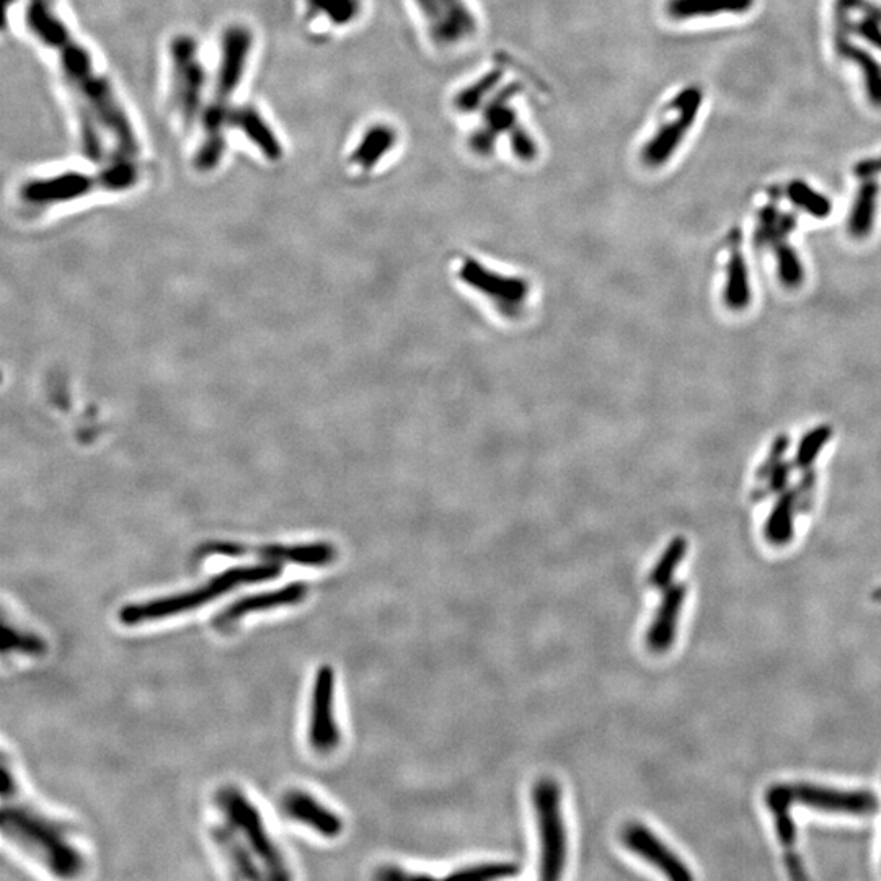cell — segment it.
Masks as SVG:
<instances>
[{
  "instance_id": "cell-1",
  "label": "cell",
  "mask_w": 881,
  "mask_h": 881,
  "mask_svg": "<svg viewBox=\"0 0 881 881\" xmlns=\"http://www.w3.org/2000/svg\"><path fill=\"white\" fill-rule=\"evenodd\" d=\"M25 23L41 43L58 53L69 84L89 103L93 115L113 136L124 159H136L141 146L133 123L108 80L98 76L89 51L74 40L69 28L54 12L53 0H30L25 10Z\"/></svg>"
},
{
  "instance_id": "cell-2",
  "label": "cell",
  "mask_w": 881,
  "mask_h": 881,
  "mask_svg": "<svg viewBox=\"0 0 881 881\" xmlns=\"http://www.w3.org/2000/svg\"><path fill=\"white\" fill-rule=\"evenodd\" d=\"M252 46V31L244 25H231L222 35L221 61L217 69L213 97L201 115L203 141L193 159V165L198 172H213L221 164L226 152L227 118L232 108V95L237 92L244 79Z\"/></svg>"
},
{
  "instance_id": "cell-3",
  "label": "cell",
  "mask_w": 881,
  "mask_h": 881,
  "mask_svg": "<svg viewBox=\"0 0 881 881\" xmlns=\"http://www.w3.org/2000/svg\"><path fill=\"white\" fill-rule=\"evenodd\" d=\"M281 573H283V563L271 562V560L229 568L226 572L214 575L204 585L185 591V593L128 604L121 609L118 617H120L121 624L136 627V625L149 624L155 620L180 616V614L200 609L204 604L213 603L234 589L257 585L262 581L275 580Z\"/></svg>"
},
{
  "instance_id": "cell-4",
  "label": "cell",
  "mask_w": 881,
  "mask_h": 881,
  "mask_svg": "<svg viewBox=\"0 0 881 881\" xmlns=\"http://www.w3.org/2000/svg\"><path fill=\"white\" fill-rule=\"evenodd\" d=\"M2 833L58 877H76L82 857L64 836V829L30 811L5 806Z\"/></svg>"
},
{
  "instance_id": "cell-5",
  "label": "cell",
  "mask_w": 881,
  "mask_h": 881,
  "mask_svg": "<svg viewBox=\"0 0 881 881\" xmlns=\"http://www.w3.org/2000/svg\"><path fill=\"white\" fill-rule=\"evenodd\" d=\"M141 172L133 159H123L98 172H64L25 183L20 196L25 203L58 204L79 200L95 191H124L139 182Z\"/></svg>"
},
{
  "instance_id": "cell-6",
  "label": "cell",
  "mask_w": 881,
  "mask_h": 881,
  "mask_svg": "<svg viewBox=\"0 0 881 881\" xmlns=\"http://www.w3.org/2000/svg\"><path fill=\"white\" fill-rule=\"evenodd\" d=\"M532 806L541 842V878L558 880L567 867V826L563 818L562 793L557 782L541 779L532 789Z\"/></svg>"
},
{
  "instance_id": "cell-7",
  "label": "cell",
  "mask_w": 881,
  "mask_h": 881,
  "mask_svg": "<svg viewBox=\"0 0 881 881\" xmlns=\"http://www.w3.org/2000/svg\"><path fill=\"white\" fill-rule=\"evenodd\" d=\"M217 803L226 813L229 824L234 826L235 831L247 842L253 854L262 860L265 870H268V877L279 880L288 878L289 873L281 852L271 841L270 834L266 833L265 823L257 808L247 800L244 793L229 787L219 792Z\"/></svg>"
},
{
  "instance_id": "cell-8",
  "label": "cell",
  "mask_w": 881,
  "mask_h": 881,
  "mask_svg": "<svg viewBox=\"0 0 881 881\" xmlns=\"http://www.w3.org/2000/svg\"><path fill=\"white\" fill-rule=\"evenodd\" d=\"M172 56L173 105L186 128L193 126L201 113L206 72L198 54V43L190 35H178L170 43Z\"/></svg>"
},
{
  "instance_id": "cell-9",
  "label": "cell",
  "mask_w": 881,
  "mask_h": 881,
  "mask_svg": "<svg viewBox=\"0 0 881 881\" xmlns=\"http://www.w3.org/2000/svg\"><path fill=\"white\" fill-rule=\"evenodd\" d=\"M426 35L441 49L457 48L479 31V18L467 0H413Z\"/></svg>"
},
{
  "instance_id": "cell-10",
  "label": "cell",
  "mask_w": 881,
  "mask_h": 881,
  "mask_svg": "<svg viewBox=\"0 0 881 881\" xmlns=\"http://www.w3.org/2000/svg\"><path fill=\"white\" fill-rule=\"evenodd\" d=\"M676 111V115L668 120H663L643 144L640 159L648 169H660L668 164L671 157L676 154L687 133L691 131L699 115L702 105V93L699 89H686L669 103Z\"/></svg>"
},
{
  "instance_id": "cell-11",
  "label": "cell",
  "mask_w": 881,
  "mask_h": 881,
  "mask_svg": "<svg viewBox=\"0 0 881 881\" xmlns=\"http://www.w3.org/2000/svg\"><path fill=\"white\" fill-rule=\"evenodd\" d=\"M459 278L462 283L488 297L506 317L518 315L529 297L526 279L495 273L474 258H464L459 268Z\"/></svg>"
},
{
  "instance_id": "cell-12",
  "label": "cell",
  "mask_w": 881,
  "mask_h": 881,
  "mask_svg": "<svg viewBox=\"0 0 881 881\" xmlns=\"http://www.w3.org/2000/svg\"><path fill=\"white\" fill-rule=\"evenodd\" d=\"M310 748L320 754L332 753L340 744V730L335 718V673L332 666H320L310 694Z\"/></svg>"
},
{
  "instance_id": "cell-13",
  "label": "cell",
  "mask_w": 881,
  "mask_h": 881,
  "mask_svg": "<svg viewBox=\"0 0 881 881\" xmlns=\"http://www.w3.org/2000/svg\"><path fill=\"white\" fill-rule=\"evenodd\" d=\"M795 805L841 815H873L880 810V798L867 790H842L815 784L789 785Z\"/></svg>"
},
{
  "instance_id": "cell-14",
  "label": "cell",
  "mask_w": 881,
  "mask_h": 881,
  "mask_svg": "<svg viewBox=\"0 0 881 881\" xmlns=\"http://www.w3.org/2000/svg\"><path fill=\"white\" fill-rule=\"evenodd\" d=\"M518 84H511L506 89L500 90L495 97L485 103L482 123L475 129L469 139L470 151L480 157L492 154L495 142L501 134H511L518 128V113L513 107V98L516 97ZM508 138V139H510Z\"/></svg>"
},
{
  "instance_id": "cell-15",
  "label": "cell",
  "mask_w": 881,
  "mask_h": 881,
  "mask_svg": "<svg viewBox=\"0 0 881 881\" xmlns=\"http://www.w3.org/2000/svg\"><path fill=\"white\" fill-rule=\"evenodd\" d=\"M309 588L301 581L289 583V585L281 586V588L270 589L263 593L250 594L245 598H240L227 606L224 611L219 612L214 617V627L217 630L232 629L235 624H239L244 617L252 616L257 612L273 611L279 607L296 606L306 599Z\"/></svg>"
},
{
  "instance_id": "cell-16",
  "label": "cell",
  "mask_w": 881,
  "mask_h": 881,
  "mask_svg": "<svg viewBox=\"0 0 881 881\" xmlns=\"http://www.w3.org/2000/svg\"><path fill=\"white\" fill-rule=\"evenodd\" d=\"M622 841L630 851L648 864L658 868L663 875L674 881H689L694 878L687 865L674 854L665 842L642 823H630L624 828Z\"/></svg>"
},
{
  "instance_id": "cell-17",
  "label": "cell",
  "mask_w": 881,
  "mask_h": 881,
  "mask_svg": "<svg viewBox=\"0 0 881 881\" xmlns=\"http://www.w3.org/2000/svg\"><path fill=\"white\" fill-rule=\"evenodd\" d=\"M766 803L774 813L775 833L779 837L780 846L785 851V864L789 868L790 877L805 880L806 873L802 859L797 851V826L793 821L790 808L795 805L790 795L789 785H772L767 790Z\"/></svg>"
},
{
  "instance_id": "cell-18",
  "label": "cell",
  "mask_w": 881,
  "mask_h": 881,
  "mask_svg": "<svg viewBox=\"0 0 881 881\" xmlns=\"http://www.w3.org/2000/svg\"><path fill=\"white\" fill-rule=\"evenodd\" d=\"M281 808L289 820L304 824L320 836L337 837L343 831V821L340 816L302 790H291L286 793Z\"/></svg>"
},
{
  "instance_id": "cell-19",
  "label": "cell",
  "mask_w": 881,
  "mask_h": 881,
  "mask_svg": "<svg viewBox=\"0 0 881 881\" xmlns=\"http://www.w3.org/2000/svg\"><path fill=\"white\" fill-rule=\"evenodd\" d=\"M686 603V586L671 585L663 589L660 606L647 632V647L653 653H666L673 647L678 632L679 617Z\"/></svg>"
},
{
  "instance_id": "cell-20",
  "label": "cell",
  "mask_w": 881,
  "mask_h": 881,
  "mask_svg": "<svg viewBox=\"0 0 881 881\" xmlns=\"http://www.w3.org/2000/svg\"><path fill=\"white\" fill-rule=\"evenodd\" d=\"M227 128L239 129L253 146L257 147L260 154L270 162H278L283 159V144L279 141L275 131L271 129L268 121L262 113L253 105H240L231 108L227 118Z\"/></svg>"
},
{
  "instance_id": "cell-21",
  "label": "cell",
  "mask_w": 881,
  "mask_h": 881,
  "mask_svg": "<svg viewBox=\"0 0 881 881\" xmlns=\"http://www.w3.org/2000/svg\"><path fill=\"white\" fill-rule=\"evenodd\" d=\"M397 141H399V134L390 124H374L368 131H364L355 149L351 152L350 164L368 172V170L377 167L382 159H386L392 149L397 146Z\"/></svg>"
},
{
  "instance_id": "cell-22",
  "label": "cell",
  "mask_w": 881,
  "mask_h": 881,
  "mask_svg": "<svg viewBox=\"0 0 881 881\" xmlns=\"http://www.w3.org/2000/svg\"><path fill=\"white\" fill-rule=\"evenodd\" d=\"M258 557L271 562H288L302 567H325L337 557V550L325 542L302 545H265L257 549Z\"/></svg>"
},
{
  "instance_id": "cell-23",
  "label": "cell",
  "mask_w": 881,
  "mask_h": 881,
  "mask_svg": "<svg viewBox=\"0 0 881 881\" xmlns=\"http://www.w3.org/2000/svg\"><path fill=\"white\" fill-rule=\"evenodd\" d=\"M754 0H668L666 12L674 20L712 17L718 14H744Z\"/></svg>"
},
{
  "instance_id": "cell-24",
  "label": "cell",
  "mask_w": 881,
  "mask_h": 881,
  "mask_svg": "<svg viewBox=\"0 0 881 881\" xmlns=\"http://www.w3.org/2000/svg\"><path fill=\"white\" fill-rule=\"evenodd\" d=\"M797 510V488L784 490L780 493L779 500L769 513L766 526H764V536L769 544L775 545V547H784L792 541Z\"/></svg>"
},
{
  "instance_id": "cell-25",
  "label": "cell",
  "mask_w": 881,
  "mask_h": 881,
  "mask_svg": "<svg viewBox=\"0 0 881 881\" xmlns=\"http://www.w3.org/2000/svg\"><path fill=\"white\" fill-rule=\"evenodd\" d=\"M214 842L221 849L222 854L231 862L234 870L239 872V878H263V873L258 870L257 864L252 857V849L247 842H242L240 834L234 826H217L213 831Z\"/></svg>"
},
{
  "instance_id": "cell-26",
  "label": "cell",
  "mask_w": 881,
  "mask_h": 881,
  "mask_svg": "<svg viewBox=\"0 0 881 881\" xmlns=\"http://www.w3.org/2000/svg\"><path fill=\"white\" fill-rule=\"evenodd\" d=\"M878 193H880V186L873 180H867L864 185L860 186L854 206H852L851 217H849V232L854 235L855 239L867 237L872 231L875 213H877Z\"/></svg>"
},
{
  "instance_id": "cell-27",
  "label": "cell",
  "mask_w": 881,
  "mask_h": 881,
  "mask_svg": "<svg viewBox=\"0 0 881 881\" xmlns=\"http://www.w3.org/2000/svg\"><path fill=\"white\" fill-rule=\"evenodd\" d=\"M751 301L748 265L740 252L731 255L728 262L727 284H725V302L733 310H743Z\"/></svg>"
},
{
  "instance_id": "cell-28",
  "label": "cell",
  "mask_w": 881,
  "mask_h": 881,
  "mask_svg": "<svg viewBox=\"0 0 881 881\" xmlns=\"http://www.w3.org/2000/svg\"><path fill=\"white\" fill-rule=\"evenodd\" d=\"M686 554V537H674L673 541L669 542L668 547L663 550V554L658 558V562H656L650 576H648V583H650L651 588L663 591V589L673 585L674 575L678 572L679 565H681Z\"/></svg>"
},
{
  "instance_id": "cell-29",
  "label": "cell",
  "mask_w": 881,
  "mask_h": 881,
  "mask_svg": "<svg viewBox=\"0 0 881 881\" xmlns=\"http://www.w3.org/2000/svg\"><path fill=\"white\" fill-rule=\"evenodd\" d=\"M837 49H839L841 56L851 59V61H854L855 64L862 69V72H864L865 89H867L868 98H870V102H872L875 107H881L880 64H878V62L875 61L865 49L857 48V46L851 45V43H846V41H841L839 46H837Z\"/></svg>"
},
{
  "instance_id": "cell-30",
  "label": "cell",
  "mask_w": 881,
  "mask_h": 881,
  "mask_svg": "<svg viewBox=\"0 0 881 881\" xmlns=\"http://www.w3.org/2000/svg\"><path fill=\"white\" fill-rule=\"evenodd\" d=\"M501 80V71H490L480 79L475 80L469 87H465L454 98V108L459 113H474L477 108L485 107L490 100L493 90L498 87Z\"/></svg>"
},
{
  "instance_id": "cell-31",
  "label": "cell",
  "mask_w": 881,
  "mask_h": 881,
  "mask_svg": "<svg viewBox=\"0 0 881 881\" xmlns=\"http://www.w3.org/2000/svg\"><path fill=\"white\" fill-rule=\"evenodd\" d=\"M74 97H76L74 98V108H76L77 118H79L80 123L82 152L93 162H100L103 155L102 141H100L95 124H93V110L80 93L74 92Z\"/></svg>"
},
{
  "instance_id": "cell-32",
  "label": "cell",
  "mask_w": 881,
  "mask_h": 881,
  "mask_svg": "<svg viewBox=\"0 0 881 881\" xmlns=\"http://www.w3.org/2000/svg\"><path fill=\"white\" fill-rule=\"evenodd\" d=\"M833 436V428L829 425H820L808 431L798 444L795 454V467L797 469H810L816 457L820 456L821 449L828 444Z\"/></svg>"
},
{
  "instance_id": "cell-33",
  "label": "cell",
  "mask_w": 881,
  "mask_h": 881,
  "mask_svg": "<svg viewBox=\"0 0 881 881\" xmlns=\"http://www.w3.org/2000/svg\"><path fill=\"white\" fill-rule=\"evenodd\" d=\"M2 653H22V655L38 656L46 651L45 640L30 632H23L17 627L4 625L2 630Z\"/></svg>"
},
{
  "instance_id": "cell-34",
  "label": "cell",
  "mask_w": 881,
  "mask_h": 881,
  "mask_svg": "<svg viewBox=\"0 0 881 881\" xmlns=\"http://www.w3.org/2000/svg\"><path fill=\"white\" fill-rule=\"evenodd\" d=\"M519 867L508 862H490V864L472 865L456 870L449 875V880L459 881H490L518 875Z\"/></svg>"
},
{
  "instance_id": "cell-35",
  "label": "cell",
  "mask_w": 881,
  "mask_h": 881,
  "mask_svg": "<svg viewBox=\"0 0 881 881\" xmlns=\"http://www.w3.org/2000/svg\"><path fill=\"white\" fill-rule=\"evenodd\" d=\"M310 9L325 17L333 25H348L358 17L363 0H309Z\"/></svg>"
},
{
  "instance_id": "cell-36",
  "label": "cell",
  "mask_w": 881,
  "mask_h": 881,
  "mask_svg": "<svg viewBox=\"0 0 881 881\" xmlns=\"http://www.w3.org/2000/svg\"><path fill=\"white\" fill-rule=\"evenodd\" d=\"M789 196L793 203L805 209L806 213H810L811 216L824 219V217H828L831 214V203H829L828 198H824L820 193L811 190L810 186L805 185L803 182H793L789 186Z\"/></svg>"
},
{
  "instance_id": "cell-37",
  "label": "cell",
  "mask_w": 881,
  "mask_h": 881,
  "mask_svg": "<svg viewBox=\"0 0 881 881\" xmlns=\"http://www.w3.org/2000/svg\"><path fill=\"white\" fill-rule=\"evenodd\" d=\"M775 255H777V271H779L782 284L787 288H798L803 283L805 271H803V265L797 252L789 245L780 242L779 247L775 250Z\"/></svg>"
},
{
  "instance_id": "cell-38",
  "label": "cell",
  "mask_w": 881,
  "mask_h": 881,
  "mask_svg": "<svg viewBox=\"0 0 881 881\" xmlns=\"http://www.w3.org/2000/svg\"><path fill=\"white\" fill-rule=\"evenodd\" d=\"M790 446V439L787 434H780L775 438L774 443H772L771 449H769V454H767L766 459L762 462L761 467H759L758 472H756V479L759 482H764V480L769 479L772 474V470L780 464V462L784 461L785 454H787V449Z\"/></svg>"
},
{
  "instance_id": "cell-39",
  "label": "cell",
  "mask_w": 881,
  "mask_h": 881,
  "mask_svg": "<svg viewBox=\"0 0 881 881\" xmlns=\"http://www.w3.org/2000/svg\"><path fill=\"white\" fill-rule=\"evenodd\" d=\"M815 485H816V475L813 470L810 472H806L803 475L802 480L798 483L797 487V495H798V510L806 511L811 508V501H813V493H815Z\"/></svg>"
},
{
  "instance_id": "cell-40",
  "label": "cell",
  "mask_w": 881,
  "mask_h": 881,
  "mask_svg": "<svg viewBox=\"0 0 881 881\" xmlns=\"http://www.w3.org/2000/svg\"><path fill=\"white\" fill-rule=\"evenodd\" d=\"M790 472H792V465H790L789 462H780V464L772 470L771 477L767 479V493L784 492L787 483H789Z\"/></svg>"
},
{
  "instance_id": "cell-41",
  "label": "cell",
  "mask_w": 881,
  "mask_h": 881,
  "mask_svg": "<svg viewBox=\"0 0 881 881\" xmlns=\"http://www.w3.org/2000/svg\"><path fill=\"white\" fill-rule=\"evenodd\" d=\"M376 878L384 881H403V880H431V875L426 873H408L399 867H384L376 873Z\"/></svg>"
},
{
  "instance_id": "cell-42",
  "label": "cell",
  "mask_w": 881,
  "mask_h": 881,
  "mask_svg": "<svg viewBox=\"0 0 881 881\" xmlns=\"http://www.w3.org/2000/svg\"><path fill=\"white\" fill-rule=\"evenodd\" d=\"M860 36H864L868 43L881 49V30L877 22H873L872 18H868L865 22L860 23L857 27Z\"/></svg>"
},
{
  "instance_id": "cell-43",
  "label": "cell",
  "mask_w": 881,
  "mask_h": 881,
  "mask_svg": "<svg viewBox=\"0 0 881 881\" xmlns=\"http://www.w3.org/2000/svg\"><path fill=\"white\" fill-rule=\"evenodd\" d=\"M2 775H4V779H2V795H4V800H7L10 795L15 793V779L10 775L9 767L7 766H4V769H2Z\"/></svg>"
},
{
  "instance_id": "cell-44",
  "label": "cell",
  "mask_w": 881,
  "mask_h": 881,
  "mask_svg": "<svg viewBox=\"0 0 881 881\" xmlns=\"http://www.w3.org/2000/svg\"><path fill=\"white\" fill-rule=\"evenodd\" d=\"M857 172H859L860 175H867V177H870L873 173L881 172V159L870 160V162L860 164L859 167H857Z\"/></svg>"
}]
</instances>
